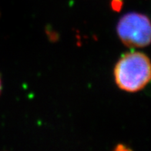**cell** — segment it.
<instances>
[{
  "label": "cell",
  "mask_w": 151,
  "mask_h": 151,
  "mask_svg": "<svg viewBox=\"0 0 151 151\" xmlns=\"http://www.w3.org/2000/svg\"><path fill=\"white\" fill-rule=\"evenodd\" d=\"M114 79L120 90L129 93L141 90L151 81L149 57L139 52L126 53L116 64Z\"/></svg>",
  "instance_id": "6da1fadb"
},
{
  "label": "cell",
  "mask_w": 151,
  "mask_h": 151,
  "mask_svg": "<svg viewBox=\"0 0 151 151\" xmlns=\"http://www.w3.org/2000/svg\"><path fill=\"white\" fill-rule=\"evenodd\" d=\"M116 32L127 46L145 47L151 42V21L145 15L129 12L119 19Z\"/></svg>",
  "instance_id": "7a4b0ae2"
},
{
  "label": "cell",
  "mask_w": 151,
  "mask_h": 151,
  "mask_svg": "<svg viewBox=\"0 0 151 151\" xmlns=\"http://www.w3.org/2000/svg\"><path fill=\"white\" fill-rule=\"evenodd\" d=\"M1 90H2V82H1V79H0V93H1Z\"/></svg>",
  "instance_id": "3957f363"
}]
</instances>
